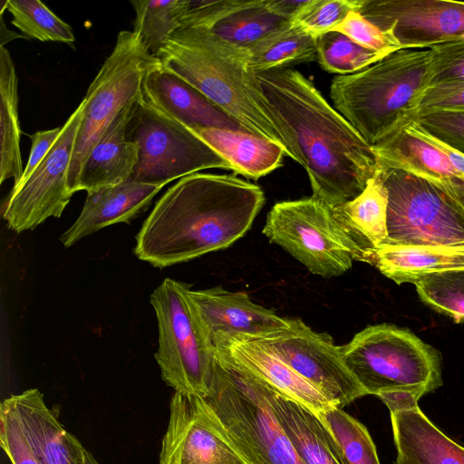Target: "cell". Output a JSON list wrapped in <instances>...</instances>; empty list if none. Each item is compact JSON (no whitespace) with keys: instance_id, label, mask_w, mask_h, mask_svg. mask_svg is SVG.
Listing matches in <instances>:
<instances>
[{"instance_id":"1","label":"cell","mask_w":464,"mask_h":464,"mask_svg":"<svg viewBox=\"0 0 464 464\" xmlns=\"http://www.w3.org/2000/svg\"><path fill=\"white\" fill-rule=\"evenodd\" d=\"M256 78L308 175L313 197L331 208L358 197L379 170L372 146L299 71L272 69Z\"/></svg>"},{"instance_id":"2","label":"cell","mask_w":464,"mask_h":464,"mask_svg":"<svg viewBox=\"0 0 464 464\" xmlns=\"http://www.w3.org/2000/svg\"><path fill=\"white\" fill-rule=\"evenodd\" d=\"M265 200L259 186L234 175L183 177L143 222L134 254L164 268L227 248L250 229Z\"/></svg>"},{"instance_id":"3","label":"cell","mask_w":464,"mask_h":464,"mask_svg":"<svg viewBox=\"0 0 464 464\" xmlns=\"http://www.w3.org/2000/svg\"><path fill=\"white\" fill-rule=\"evenodd\" d=\"M155 57L249 132L276 143L297 162L265 100L256 72L246 66L239 49L218 41L200 27L187 26L174 32Z\"/></svg>"},{"instance_id":"4","label":"cell","mask_w":464,"mask_h":464,"mask_svg":"<svg viewBox=\"0 0 464 464\" xmlns=\"http://www.w3.org/2000/svg\"><path fill=\"white\" fill-rule=\"evenodd\" d=\"M432 77L430 48H402L360 72L335 76L330 97L372 146L416 121Z\"/></svg>"},{"instance_id":"5","label":"cell","mask_w":464,"mask_h":464,"mask_svg":"<svg viewBox=\"0 0 464 464\" xmlns=\"http://www.w3.org/2000/svg\"><path fill=\"white\" fill-rule=\"evenodd\" d=\"M203 398L247 464H305L278 423L265 382L224 347L215 348L209 389Z\"/></svg>"},{"instance_id":"6","label":"cell","mask_w":464,"mask_h":464,"mask_svg":"<svg viewBox=\"0 0 464 464\" xmlns=\"http://www.w3.org/2000/svg\"><path fill=\"white\" fill-rule=\"evenodd\" d=\"M341 351L367 394L378 398L403 395L419 401L443 384L440 353L409 329L369 325L341 345Z\"/></svg>"},{"instance_id":"7","label":"cell","mask_w":464,"mask_h":464,"mask_svg":"<svg viewBox=\"0 0 464 464\" xmlns=\"http://www.w3.org/2000/svg\"><path fill=\"white\" fill-rule=\"evenodd\" d=\"M378 172L388 191L383 245L464 249V206L459 201L409 172L381 168Z\"/></svg>"},{"instance_id":"8","label":"cell","mask_w":464,"mask_h":464,"mask_svg":"<svg viewBox=\"0 0 464 464\" xmlns=\"http://www.w3.org/2000/svg\"><path fill=\"white\" fill-rule=\"evenodd\" d=\"M188 289V285L167 277L150 295L159 332L155 359L162 380L176 392L205 397L215 350L195 316Z\"/></svg>"},{"instance_id":"9","label":"cell","mask_w":464,"mask_h":464,"mask_svg":"<svg viewBox=\"0 0 464 464\" xmlns=\"http://www.w3.org/2000/svg\"><path fill=\"white\" fill-rule=\"evenodd\" d=\"M154 59L133 31H121L116 44L89 86L68 172V189L77 192L91 151L117 116L140 97L141 82Z\"/></svg>"},{"instance_id":"10","label":"cell","mask_w":464,"mask_h":464,"mask_svg":"<svg viewBox=\"0 0 464 464\" xmlns=\"http://www.w3.org/2000/svg\"><path fill=\"white\" fill-rule=\"evenodd\" d=\"M263 234L312 274L331 278L347 272L361 253L336 223L332 208L310 197L276 203Z\"/></svg>"},{"instance_id":"11","label":"cell","mask_w":464,"mask_h":464,"mask_svg":"<svg viewBox=\"0 0 464 464\" xmlns=\"http://www.w3.org/2000/svg\"><path fill=\"white\" fill-rule=\"evenodd\" d=\"M127 138L139 150L130 179L166 185L208 169L232 170L231 165L191 129L140 100L133 105Z\"/></svg>"},{"instance_id":"12","label":"cell","mask_w":464,"mask_h":464,"mask_svg":"<svg viewBox=\"0 0 464 464\" xmlns=\"http://www.w3.org/2000/svg\"><path fill=\"white\" fill-rule=\"evenodd\" d=\"M84 101L62 126V131L47 155L22 183L13 187L3 218L16 233L32 230L49 218H60L72 194L68 189V172L84 111Z\"/></svg>"},{"instance_id":"13","label":"cell","mask_w":464,"mask_h":464,"mask_svg":"<svg viewBox=\"0 0 464 464\" xmlns=\"http://www.w3.org/2000/svg\"><path fill=\"white\" fill-rule=\"evenodd\" d=\"M256 341L339 408L368 395L344 363L341 346L330 335L314 332L300 319H291L287 329Z\"/></svg>"},{"instance_id":"14","label":"cell","mask_w":464,"mask_h":464,"mask_svg":"<svg viewBox=\"0 0 464 464\" xmlns=\"http://www.w3.org/2000/svg\"><path fill=\"white\" fill-rule=\"evenodd\" d=\"M160 464H247L203 397L174 392Z\"/></svg>"},{"instance_id":"15","label":"cell","mask_w":464,"mask_h":464,"mask_svg":"<svg viewBox=\"0 0 464 464\" xmlns=\"http://www.w3.org/2000/svg\"><path fill=\"white\" fill-rule=\"evenodd\" d=\"M401 48H430L464 39V2L362 0L358 11Z\"/></svg>"},{"instance_id":"16","label":"cell","mask_w":464,"mask_h":464,"mask_svg":"<svg viewBox=\"0 0 464 464\" xmlns=\"http://www.w3.org/2000/svg\"><path fill=\"white\" fill-rule=\"evenodd\" d=\"M189 303L207 339L214 345L233 338L258 340L290 326L291 319L255 304L244 292L221 286L188 291Z\"/></svg>"},{"instance_id":"17","label":"cell","mask_w":464,"mask_h":464,"mask_svg":"<svg viewBox=\"0 0 464 464\" xmlns=\"http://www.w3.org/2000/svg\"><path fill=\"white\" fill-rule=\"evenodd\" d=\"M140 100L191 130L219 129L249 132L239 121L166 68L156 57L144 72Z\"/></svg>"},{"instance_id":"18","label":"cell","mask_w":464,"mask_h":464,"mask_svg":"<svg viewBox=\"0 0 464 464\" xmlns=\"http://www.w3.org/2000/svg\"><path fill=\"white\" fill-rule=\"evenodd\" d=\"M291 22L271 11L266 0L190 1L183 27H200L225 44L244 49Z\"/></svg>"},{"instance_id":"19","label":"cell","mask_w":464,"mask_h":464,"mask_svg":"<svg viewBox=\"0 0 464 464\" xmlns=\"http://www.w3.org/2000/svg\"><path fill=\"white\" fill-rule=\"evenodd\" d=\"M4 401L14 414L39 464H83L85 448L65 430L38 389L13 394Z\"/></svg>"},{"instance_id":"20","label":"cell","mask_w":464,"mask_h":464,"mask_svg":"<svg viewBox=\"0 0 464 464\" xmlns=\"http://www.w3.org/2000/svg\"><path fill=\"white\" fill-rule=\"evenodd\" d=\"M163 187L130 179L117 185L87 191L78 218L61 236L60 241L64 247H69L107 226L129 223L150 206Z\"/></svg>"},{"instance_id":"21","label":"cell","mask_w":464,"mask_h":464,"mask_svg":"<svg viewBox=\"0 0 464 464\" xmlns=\"http://www.w3.org/2000/svg\"><path fill=\"white\" fill-rule=\"evenodd\" d=\"M379 168L394 169L425 179L464 206V179L433 146L404 128L372 146Z\"/></svg>"},{"instance_id":"22","label":"cell","mask_w":464,"mask_h":464,"mask_svg":"<svg viewBox=\"0 0 464 464\" xmlns=\"http://www.w3.org/2000/svg\"><path fill=\"white\" fill-rule=\"evenodd\" d=\"M213 347H224L237 362L270 387L316 414L335 406L319 389L256 340L233 338L217 343Z\"/></svg>"},{"instance_id":"23","label":"cell","mask_w":464,"mask_h":464,"mask_svg":"<svg viewBox=\"0 0 464 464\" xmlns=\"http://www.w3.org/2000/svg\"><path fill=\"white\" fill-rule=\"evenodd\" d=\"M390 414L397 454L409 464H464V446L434 424L418 403Z\"/></svg>"},{"instance_id":"24","label":"cell","mask_w":464,"mask_h":464,"mask_svg":"<svg viewBox=\"0 0 464 464\" xmlns=\"http://www.w3.org/2000/svg\"><path fill=\"white\" fill-rule=\"evenodd\" d=\"M265 392L278 423L305 464H344L334 437L315 412L266 382Z\"/></svg>"},{"instance_id":"25","label":"cell","mask_w":464,"mask_h":464,"mask_svg":"<svg viewBox=\"0 0 464 464\" xmlns=\"http://www.w3.org/2000/svg\"><path fill=\"white\" fill-rule=\"evenodd\" d=\"M135 102L117 116L91 151L80 174L77 191L113 186L131 178L138 163L139 150L137 144L127 138V127Z\"/></svg>"},{"instance_id":"26","label":"cell","mask_w":464,"mask_h":464,"mask_svg":"<svg viewBox=\"0 0 464 464\" xmlns=\"http://www.w3.org/2000/svg\"><path fill=\"white\" fill-rule=\"evenodd\" d=\"M387 209L388 191L379 172L358 197L332 208L339 227L360 251L362 262L387 238Z\"/></svg>"},{"instance_id":"27","label":"cell","mask_w":464,"mask_h":464,"mask_svg":"<svg viewBox=\"0 0 464 464\" xmlns=\"http://www.w3.org/2000/svg\"><path fill=\"white\" fill-rule=\"evenodd\" d=\"M364 262L398 285L415 284L427 275L464 268V249L383 245L368 254Z\"/></svg>"},{"instance_id":"28","label":"cell","mask_w":464,"mask_h":464,"mask_svg":"<svg viewBox=\"0 0 464 464\" xmlns=\"http://www.w3.org/2000/svg\"><path fill=\"white\" fill-rule=\"evenodd\" d=\"M192 130L231 165L235 174L256 180L283 165L284 150L268 139L239 130Z\"/></svg>"},{"instance_id":"29","label":"cell","mask_w":464,"mask_h":464,"mask_svg":"<svg viewBox=\"0 0 464 464\" xmlns=\"http://www.w3.org/2000/svg\"><path fill=\"white\" fill-rule=\"evenodd\" d=\"M317 37L291 22L251 45L239 49L246 66L255 72L284 68L289 63L317 60Z\"/></svg>"},{"instance_id":"30","label":"cell","mask_w":464,"mask_h":464,"mask_svg":"<svg viewBox=\"0 0 464 464\" xmlns=\"http://www.w3.org/2000/svg\"><path fill=\"white\" fill-rule=\"evenodd\" d=\"M17 75L9 51L0 48V183L14 179L16 186L22 179L24 169L18 120Z\"/></svg>"},{"instance_id":"31","label":"cell","mask_w":464,"mask_h":464,"mask_svg":"<svg viewBox=\"0 0 464 464\" xmlns=\"http://www.w3.org/2000/svg\"><path fill=\"white\" fill-rule=\"evenodd\" d=\"M189 0H135L134 34L155 57L168 38L183 27Z\"/></svg>"},{"instance_id":"32","label":"cell","mask_w":464,"mask_h":464,"mask_svg":"<svg viewBox=\"0 0 464 464\" xmlns=\"http://www.w3.org/2000/svg\"><path fill=\"white\" fill-rule=\"evenodd\" d=\"M317 416L334 437L344 464H381L367 428L337 406Z\"/></svg>"},{"instance_id":"33","label":"cell","mask_w":464,"mask_h":464,"mask_svg":"<svg viewBox=\"0 0 464 464\" xmlns=\"http://www.w3.org/2000/svg\"><path fill=\"white\" fill-rule=\"evenodd\" d=\"M11 23L29 38L68 44L75 41L72 27L39 0H7Z\"/></svg>"},{"instance_id":"34","label":"cell","mask_w":464,"mask_h":464,"mask_svg":"<svg viewBox=\"0 0 464 464\" xmlns=\"http://www.w3.org/2000/svg\"><path fill=\"white\" fill-rule=\"evenodd\" d=\"M316 43L320 66L339 75L360 72L387 55L364 48L336 31L319 35Z\"/></svg>"},{"instance_id":"35","label":"cell","mask_w":464,"mask_h":464,"mask_svg":"<svg viewBox=\"0 0 464 464\" xmlns=\"http://www.w3.org/2000/svg\"><path fill=\"white\" fill-rule=\"evenodd\" d=\"M414 285L424 304L464 324V268L427 275Z\"/></svg>"},{"instance_id":"36","label":"cell","mask_w":464,"mask_h":464,"mask_svg":"<svg viewBox=\"0 0 464 464\" xmlns=\"http://www.w3.org/2000/svg\"><path fill=\"white\" fill-rule=\"evenodd\" d=\"M362 0H307L292 21L313 35L332 31L353 11H359Z\"/></svg>"},{"instance_id":"37","label":"cell","mask_w":464,"mask_h":464,"mask_svg":"<svg viewBox=\"0 0 464 464\" xmlns=\"http://www.w3.org/2000/svg\"><path fill=\"white\" fill-rule=\"evenodd\" d=\"M332 31L343 34L359 45L383 54L401 49L392 34L382 31L358 11L351 12Z\"/></svg>"},{"instance_id":"38","label":"cell","mask_w":464,"mask_h":464,"mask_svg":"<svg viewBox=\"0 0 464 464\" xmlns=\"http://www.w3.org/2000/svg\"><path fill=\"white\" fill-rule=\"evenodd\" d=\"M415 121L430 135L464 155V111H427L419 114Z\"/></svg>"},{"instance_id":"39","label":"cell","mask_w":464,"mask_h":464,"mask_svg":"<svg viewBox=\"0 0 464 464\" xmlns=\"http://www.w3.org/2000/svg\"><path fill=\"white\" fill-rule=\"evenodd\" d=\"M430 48L433 55V77L430 86L464 82V39Z\"/></svg>"},{"instance_id":"40","label":"cell","mask_w":464,"mask_h":464,"mask_svg":"<svg viewBox=\"0 0 464 464\" xmlns=\"http://www.w3.org/2000/svg\"><path fill=\"white\" fill-rule=\"evenodd\" d=\"M0 440L1 447L12 464H39L14 414L4 401L0 406Z\"/></svg>"},{"instance_id":"41","label":"cell","mask_w":464,"mask_h":464,"mask_svg":"<svg viewBox=\"0 0 464 464\" xmlns=\"http://www.w3.org/2000/svg\"><path fill=\"white\" fill-rule=\"evenodd\" d=\"M441 110L464 111V82L434 85L427 90L419 114Z\"/></svg>"},{"instance_id":"42","label":"cell","mask_w":464,"mask_h":464,"mask_svg":"<svg viewBox=\"0 0 464 464\" xmlns=\"http://www.w3.org/2000/svg\"><path fill=\"white\" fill-rule=\"evenodd\" d=\"M61 131L62 127H57L52 130H39L30 136L32 140L31 151L21 181L18 184L24 181L36 169L55 143Z\"/></svg>"},{"instance_id":"43","label":"cell","mask_w":464,"mask_h":464,"mask_svg":"<svg viewBox=\"0 0 464 464\" xmlns=\"http://www.w3.org/2000/svg\"><path fill=\"white\" fill-rule=\"evenodd\" d=\"M404 129L440 151L464 179V155L462 153L430 135L416 121L410 123Z\"/></svg>"},{"instance_id":"44","label":"cell","mask_w":464,"mask_h":464,"mask_svg":"<svg viewBox=\"0 0 464 464\" xmlns=\"http://www.w3.org/2000/svg\"><path fill=\"white\" fill-rule=\"evenodd\" d=\"M267 5L275 14L293 21L307 0H266Z\"/></svg>"},{"instance_id":"45","label":"cell","mask_w":464,"mask_h":464,"mask_svg":"<svg viewBox=\"0 0 464 464\" xmlns=\"http://www.w3.org/2000/svg\"><path fill=\"white\" fill-rule=\"evenodd\" d=\"M83 464H100L97 459L86 449L84 450Z\"/></svg>"},{"instance_id":"46","label":"cell","mask_w":464,"mask_h":464,"mask_svg":"<svg viewBox=\"0 0 464 464\" xmlns=\"http://www.w3.org/2000/svg\"><path fill=\"white\" fill-rule=\"evenodd\" d=\"M394 464H409L401 456L397 454Z\"/></svg>"}]
</instances>
